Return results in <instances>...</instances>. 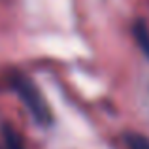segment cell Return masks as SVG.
I'll return each mask as SVG.
<instances>
[{
  "label": "cell",
  "instance_id": "cell-3",
  "mask_svg": "<svg viewBox=\"0 0 149 149\" xmlns=\"http://www.w3.org/2000/svg\"><path fill=\"white\" fill-rule=\"evenodd\" d=\"M132 32H134V36H136V42H138V45L142 47L143 51V55L149 58V29L143 23H136L134 25V29H132Z\"/></svg>",
  "mask_w": 149,
  "mask_h": 149
},
{
  "label": "cell",
  "instance_id": "cell-1",
  "mask_svg": "<svg viewBox=\"0 0 149 149\" xmlns=\"http://www.w3.org/2000/svg\"><path fill=\"white\" fill-rule=\"evenodd\" d=\"M13 89L17 93V96L23 100V104L26 106V109L30 111V115L38 121L40 125H49L51 123V111L45 98L42 96V93L38 91V87L25 76H15L13 77Z\"/></svg>",
  "mask_w": 149,
  "mask_h": 149
},
{
  "label": "cell",
  "instance_id": "cell-2",
  "mask_svg": "<svg viewBox=\"0 0 149 149\" xmlns=\"http://www.w3.org/2000/svg\"><path fill=\"white\" fill-rule=\"evenodd\" d=\"M2 136H4V149H25L21 136L17 134L13 127L4 125L2 127Z\"/></svg>",
  "mask_w": 149,
  "mask_h": 149
},
{
  "label": "cell",
  "instance_id": "cell-5",
  "mask_svg": "<svg viewBox=\"0 0 149 149\" xmlns=\"http://www.w3.org/2000/svg\"><path fill=\"white\" fill-rule=\"evenodd\" d=\"M0 149H4V147H0Z\"/></svg>",
  "mask_w": 149,
  "mask_h": 149
},
{
  "label": "cell",
  "instance_id": "cell-4",
  "mask_svg": "<svg viewBox=\"0 0 149 149\" xmlns=\"http://www.w3.org/2000/svg\"><path fill=\"white\" fill-rule=\"evenodd\" d=\"M125 143L128 149H149V138L138 132H128L125 134Z\"/></svg>",
  "mask_w": 149,
  "mask_h": 149
}]
</instances>
